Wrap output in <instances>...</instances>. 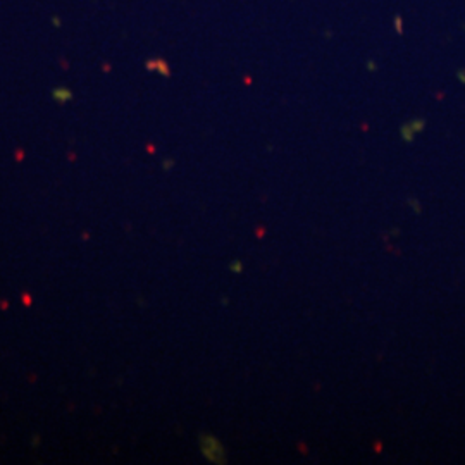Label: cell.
I'll use <instances>...</instances> for the list:
<instances>
[{"mask_svg":"<svg viewBox=\"0 0 465 465\" xmlns=\"http://www.w3.org/2000/svg\"><path fill=\"white\" fill-rule=\"evenodd\" d=\"M23 302H24V304H26V305H30V304H31L30 295H24V297H23Z\"/></svg>","mask_w":465,"mask_h":465,"instance_id":"cell-2","label":"cell"},{"mask_svg":"<svg viewBox=\"0 0 465 465\" xmlns=\"http://www.w3.org/2000/svg\"><path fill=\"white\" fill-rule=\"evenodd\" d=\"M202 450L204 453L214 462H224V450H222L221 443L215 441L212 436H205L202 438Z\"/></svg>","mask_w":465,"mask_h":465,"instance_id":"cell-1","label":"cell"}]
</instances>
